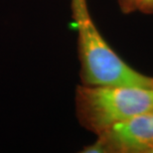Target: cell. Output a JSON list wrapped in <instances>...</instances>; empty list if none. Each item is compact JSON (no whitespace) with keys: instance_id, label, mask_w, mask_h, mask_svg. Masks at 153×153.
Returning <instances> with one entry per match:
<instances>
[{"instance_id":"obj_1","label":"cell","mask_w":153,"mask_h":153,"mask_svg":"<svg viewBox=\"0 0 153 153\" xmlns=\"http://www.w3.org/2000/svg\"><path fill=\"white\" fill-rule=\"evenodd\" d=\"M78 30L79 79L82 85H125L151 88L152 76L125 63L100 34L88 9V0H71Z\"/></svg>"},{"instance_id":"obj_2","label":"cell","mask_w":153,"mask_h":153,"mask_svg":"<svg viewBox=\"0 0 153 153\" xmlns=\"http://www.w3.org/2000/svg\"><path fill=\"white\" fill-rule=\"evenodd\" d=\"M76 115L82 127L99 135L134 115L153 111V88L125 85H79Z\"/></svg>"},{"instance_id":"obj_3","label":"cell","mask_w":153,"mask_h":153,"mask_svg":"<svg viewBox=\"0 0 153 153\" xmlns=\"http://www.w3.org/2000/svg\"><path fill=\"white\" fill-rule=\"evenodd\" d=\"M153 111L134 115L97 135L84 153H152Z\"/></svg>"},{"instance_id":"obj_4","label":"cell","mask_w":153,"mask_h":153,"mask_svg":"<svg viewBox=\"0 0 153 153\" xmlns=\"http://www.w3.org/2000/svg\"><path fill=\"white\" fill-rule=\"evenodd\" d=\"M123 14L140 11L143 14L153 15V0H116Z\"/></svg>"},{"instance_id":"obj_5","label":"cell","mask_w":153,"mask_h":153,"mask_svg":"<svg viewBox=\"0 0 153 153\" xmlns=\"http://www.w3.org/2000/svg\"><path fill=\"white\" fill-rule=\"evenodd\" d=\"M151 88H153V76H152V82H151Z\"/></svg>"}]
</instances>
